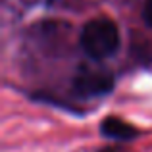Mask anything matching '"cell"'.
Here are the masks:
<instances>
[{
	"label": "cell",
	"mask_w": 152,
	"mask_h": 152,
	"mask_svg": "<svg viewBox=\"0 0 152 152\" xmlns=\"http://www.w3.org/2000/svg\"><path fill=\"white\" fill-rule=\"evenodd\" d=\"M79 42L85 54L93 60L110 58L119 48V31L112 19L96 18L85 23L79 35Z\"/></svg>",
	"instance_id": "1"
},
{
	"label": "cell",
	"mask_w": 152,
	"mask_h": 152,
	"mask_svg": "<svg viewBox=\"0 0 152 152\" xmlns=\"http://www.w3.org/2000/svg\"><path fill=\"white\" fill-rule=\"evenodd\" d=\"M71 87H73V93L81 98L102 96L114 89V75L110 69H104V67L83 66L75 73Z\"/></svg>",
	"instance_id": "2"
},
{
	"label": "cell",
	"mask_w": 152,
	"mask_h": 152,
	"mask_svg": "<svg viewBox=\"0 0 152 152\" xmlns=\"http://www.w3.org/2000/svg\"><path fill=\"white\" fill-rule=\"evenodd\" d=\"M100 133L108 139H118V141H131V139L139 137V129L133 127L131 123L123 121V119L115 118V115H108L100 123Z\"/></svg>",
	"instance_id": "3"
},
{
	"label": "cell",
	"mask_w": 152,
	"mask_h": 152,
	"mask_svg": "<svg viewBox=\"0 0 152 152\" xmlns=\"http://www.w3.org/2000/svg\"><path fill=\"white\" fill-rule=\"evenodd\" d=\"M50 4L52 6H62V8H73V6H77L79 4V0H50Z\"/></svg>",
	"instance_id": "4"
},
{
	"label": "cell",
	"mask_w": 152,
	"mask_h": 152,
	"mask_svg": "<svg viewBox=\"0 0 152 152\" xmlns=\"http://www.w3.org/2000/svg\"><path fill=\"white\" fill-rule=\"evenodd\" d=\"M142 18H145V21L152 27V0H148V2H146L145 12H142Z\"/></svg>",
	"instance_id": "5"
},
{
	"label": "cell",
	"mask_w": 152,
	"mask_h": 152,
	"mask_svg": "<svg viewBox=\"0 0 152 152\" xmlns=\"http://www.w3.org/2000/svg\"><path fill=\"white\" fill-rule=\"evenodd\" d=\"M100 152H115V150H114V148H102Z\"/></svg>",
	"instance_id": "6"
}]
</instances>
